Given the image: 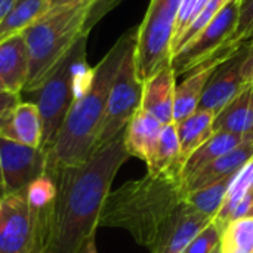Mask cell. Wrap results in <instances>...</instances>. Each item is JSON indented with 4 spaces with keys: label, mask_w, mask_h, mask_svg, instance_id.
Returning <instances> with one entry per match:
<instances>
[{
    "label": "cell",
    "mask_w": 253,
    "mask_h": 253,
    "mask_svg": "<svg viewBox=\"0 0 253 253\" xmlns=\"http://www.w3.org/2000/svg\"><path fill=\"white\" fill-rule=\"evenodd\" d=\"M129 157L122 132L86 162L46 172L56 184V197L49 209L43 253H77L95 237L111 184Z\"/></svg>",
    "instance_id": "obj_1"
},
{
    "label": "cell",
    "mask_w": 253,
    "mask_h": 253,
    "mask_svg": "<svg viewBox=\"0 0 253 253\" xmlns=\"http://www.w3.org/2000/svg\"><path fill=\"white\" fill-rule=\"evenodd\" d=\"M136 30L126 31L93 67L87 87L71 105L55 141L46 151V172L80 165L95 153L111 84L126 53L136 43Z\"/></svg>",
    "instance_id": "obj_2"
},
{
    "label": "cell",
    "mask_w": 253,
    "mask_h": 253,
    "mask_svg": "<svg viewBox=\"0 0 253 253\" xmlns=\"http://www.w3.org/2000/svg\"><path fill=\"white\" fill-rule=\"evenodd\" d=\"M181 168L129 181L105 199L99 227L123 228L141 246L151 248L159 233L185 202Z\"/></svg>",
    "instance_id": "obj_3"
},
{
    "label": "cell",
    "mask_w": 253,
    "mask_h": 253,
    "mask_svg": "<svg viewBox=\"0 0 253 253\" xmlns=\"http://www.w3.org/2000/svg\"><path fill=\"white\" fill-rule=\"evenodd\" d=\"M92 6L93 0H83L50 9L22 33L28 53V77L22 93L40 87L71 47L89 34L87 18Z\"/></svg>",
    "instance_id": "obj_4"
},
{
    "label": "cell",
    "mask_w": 253,
    "mask_h": 253,
    "mask_svg": "<svg viewBox=\"0 0 253 253\" xmlns=\"http://www.w3.org/2000/svg\"><path fill=\"white\" fill-rule=\"evenodd\" d=\"M86 43L87 36H83L40 87L22 93L31 96V102H34L40 111L43 123L42 150L44 151L50 148L71 105L90 82L93 68L86 62Z\"/></svg>",
    "instance_id": "obj_5"
},
{
    "label": "cell",
    "mask_w": 253,
    "mask_h": 253,
    "mask_svg": "<svg viewBox=\"0 0 253 253\" xmlns=\"http://www.w3.org/2000/svg\"><path fill=\"white\" fill-rule=\"evenodd\" d=\"M182 0H151L142 24L136 30L135 68L144 83L170 67L172 42Z\"/></svg>",
    "instance_id": "obj_6"
},
{
    "label": "cell",
    "mask_w": 253,
    "mask_h": 253,
    "mask_svg": "<svg viewBox=\"0 0 253 253\" xmlns=\"http://www.w3.org/2000/svg\"><path fill=\"white\" fill-rule=\"evenodd\" d=\"M49 209L30 208L24 193L6 196L1 200L0 253H43Z\"/></svg>",
    "instance_id": "obj_7"
},
{
    "label": "cell",
    "mask_w": 253,
    "mask_h": 253,
    "mask_svg": "<svg viewBox=\"0 0 253 253\" xmlns=\"http://www.w3.org/2000/svg\"><path fill=\"white\" fill-rule=\"evenodd\" d=\"M142 90H144V83L136 76L135 46H133L126 53L111 84L107 99L105 116L98 135L95 151L126 130L129 122L132 120L135 113L141 108Z\"/></svg>",
    "instance_id": "obj_8"
},
{
    "label": "cell",
    "mask_w": 253,
    "mask_h": 253,
    "mask_svg": "<svg viewBox=\"0 0 253 253\" xmlns=\"http://www.w3.org/2000/svg\"><path fill=\"white\" fill-rule=\"evenodd\" d=\"M239 12L240 0H230L205 28L172 55L170 67L175 77L190 73L231 43L237 28Z\"/></svg>",
    "instance_id": "obj_9"
},
{
    "label": "cell",
    "mask_w": 253,
    "mask_h": 253,
    "mask_svg": "<svg viewBox=\"0 0 253 253\" xmlns=\"http://www.w3.org/2000/svg\"><path fill=\"white\" fill-rule=\"evenodd\" d=\"M3 188L6 194H21L39 176L46 173V151L0 136Z\"/></svg>",
    "instance_id": "obj_10"
},
{
    "label": "cell",
    "mask_w": 253,
    "mask_h": 253,
    "mask_svg": "<svg viewBox=\"0 0 253 253\" xmlns=\"http://www.w3.org/2000/svg\"><path fill=\"white\" fill-rule=\"evenodd\" d=\"M249 58V43L246 42L228 59L221 62L208 82L197 110L218 114L233 98H236L248 84L246 64Z\"/></svg>",
    "instance_id": "obj_11"
},
{
    "label": "cell",
    "mask_w": 253,
    "mask_h": 253,
    "mask_svg": "<svg viewBox=\"0 0 253 253\" xmlns=\"http://www.w3.org/2000/svg\"><path fill=\"white\" fill-rule=\"evenodd\" d=\"M213 218L193 209L184 202L166 227L159 233L150 251L151 253H184L191 240Z\"/></svg>",
    "instance_id": "obj_12"
},
{
    "label": "cell",
    "mask_w": 253,
    "mask_h": 253,
    "mask_svg": "<svg viewBox=\"0 0 253 253\" xmlns=\"http://www.w3.org/2000/svg\"><path fill=\"white\" fill-rule=\"evenodd\" d=\"M253 159V141H245L230 153L213 160L203 169L197 170L188 179L182 182L185 194L202 190L211 184H215L236 172H239L245 165Z\"/></svg>",
    "instance_id": "obj_13"
},
{
    "label": "cell",
    "mask_w": 253,
    "mask_h": 253,
    "mask_svg": "<svg viewBox=\"0 0 253 253\" xmlns=\"http://www.w3.org/2000/svg\"><path fill=\"white\" fill-rule=\"evenodd\" d=\"M175 79L172 67H166L144 82L141 108L153 114L163 125L173 123Z\"/></svg>",
    "instance_id": "obj_14"
},
{
    "label": "cell",
    "mask_w": 253,
    "mask_h": 253,
    "mask_svg": "<svg viewBox=\"0 0 253 253\" xmlns=\"http://www.w3.org/2000/svg\"><path fill=\"white\" fill-rule=\"evenodd\" d=\"M163 126L153 114L139 108L125 130V145L129 156H135L148 165L156 151Z\"/></svg>",
    "instance_id": "obj_15"
},
{
    "label": "cell",
    "mask_w": 253,
    "mask_h": 253,
    "mask_svg": "<svg viewBox=\"0 0 253 253\" xmlns=\"http://www.w3.org/2000/svg\"><path fill=\"white\" fill-rule=\"evenodd\" d=\"M213 132L242 135L246 141L253 136V83L233 98L213 119Z\"/></svg>",
    "instance_id": "obj_16"
},
{
    "label": "cell",
    "mask_w": 253,
    "mask_h": 253,
    "mask_svg": "<svg viewBox=\"0 0 253 253\" xmlns=\"http://www.w3.org/2000/svg\"><path fill=\"white\" fill-rule=\"evenodd\" d=\"M28 77V53L24 36L0 43V83L6 90L22 93Z\"/></svg>",
    "instance_id": "obj_17"
},
{
    "label": "cell",
    "mask_w": 253,
    "mask_h": 253,
    "mask_svg": "<svg viewBox=\"0 0 253 253\" xmlns=\"http://www.w3.org/2000/svg\"><path fill=\"white\" fill-rule=\"evenodd\" d=\"M0 136L28 147L42 148L43 123L37 105L31 101L21 99L0 132Z\"/></svg>",
    "instance_id": "obj_18"
},
{
    "label": "cell",
    "mask_w": 253,
    "mask_h": 253,
    "mask_svg": "<svg viewBox=\"0 0 253 253\" xmlns=\"http://www.w3.org/2000/svg\"><path fill=\"white\" fill-rule=\"evenodd\" d=\"M213 119L215 114L212 111L197 110L182 122L175 123L179 141L181 168L188 160V157L213 135Z\"/></svg>",
    "instance_id": "obj_19"
},
{
    "label": "cell",
    "mask_w": 253,
    "mask_h": 253,
    "mask_svg": "<svg viewBox=\"0 0 253 253\" xmlns=\"http://www.w3.org/2000/svg\"><path fill=\"white\" fill-rule=\"evenodd\" d=\"M245 141L246 139L242 135L228 133V132H213V135L203 145H200L184 163L181 169L182 182L188 179L191 175H194L197 170L203 169L213 160L230 153L231 150H234Z\"/></svg>",
    "instance_id": "obj_20"
},
{
    "label": "cell",
    "mask_w": 253,
    "mask_h": 253,
    "mask_svg": "<svg viewBox=\"0 0 253 253\" xmlns=\"http://www.w3.org/2000/svg\"><path fill=\"white\" fill-rule=\"evenodd\" d=\"M49 10V0H15L10 10L0 21V43L22 34Z\"/></svg>",
    "instance_id": "obj_21"
},
{
    "label": "cell",
    "mask_w": 253,
    "mask_h": 253,
    "mask_svg": "<svg viewBox=\"0 0 253 253\" xmlns=\"http://www.w3.org/2000/svg\"><path fill=\"white\" fill-rule=\"evenodd\" d=\"M172 166L181 168V165H179V141H178L175 123H169V125L163 126L156 151L153 154V159L147 165V169H148L147 173L157 175V173H162V172L170 169Z\"/></svg>",
    "instance_id": "obj_22"
},
{
    "label": "cell",
    "mask_w": 253,
    "mask_h": 253,
    "mask_svg": "<svg viewBox=\"0 0 253 253\" xmlns=\"http://www.w3.org/2000/svg\"><path fill=\"white\" fill-rule=\"evenodd\" d=\"M236 173H233V175H230V176H227V178H224L215 184H211L202 190H197V191L187 194L185 203L190 205L193 209H196V211H199V212H202L211 218H215L224 205L225 196L230 190V185H231Z\"/></svg>",
    "instance_id": "obj_23"
},
{
    "label": "cell",
    "mask_w": 253,
    "mask_h": 253,
    "mask_svg": "<svg viewBox=\"0 0 253 253\" xmlns=\"http://www.w3.org/2000/svg\"><path fill=\"white\" fill-rule=\"evenodd\" d=\"M230 0H199L191 19L188 22V25L185 27V30L179 34V37L172 43V55L175 52H178L187 42H190L202 28H205L212 18L228 3Z\"/></svg>",
    "instance_id": "obj_24"
},
{
    "label": "cell",
    "mask_w": 253,
    "mask_h": 253,
    "mask_svg": "<svg viewBox=\"0 0 253 253\" xmlns=\"http://www.w3.org/2000/svg\"><path fill=\"white\" fill-rule=\"evenodd\" d=\"M221 253H253V218L230 222L222 234Z\"/></svg>",
    "instance_id": "obj_25"
},
{
    "label": "cell",
    "mask_w": 253,
    "mask_h": 253,
    "mask_svg": "<svg viewBox=\"0 0 253 253\" xmlns=\"http://www.w3.org/2000/svg\"><path fill=\"white\" fill-rule=\"evenodd\" d=\"M253 187V159L245 165L234 176L230 190L225 196L224 205L221 208V211L218 212V215L215 216L216 219L222 221L224 224L228 225L230 216L233 215V212L236 211V208L242 203V200L245 199V196L251 191Z\"/></svg>",
    "instance_id": "obj_26"
},
{
    "label": "cell",
    "mask_w": 253,
    "mask_h": 253,
    "mask_svg": "<svg viewBox=\"0 0 253 253\" xmlns=\"http://www.w3.org/2000/svg\"><path fill=\"white\" fill-rule=\"evenodd\" d=\"M25 200L30 208L36 211H46L52 206L56 197V184L47 173L34 179L24 191Z\"/></svg>",
    "instance_id": "obj_27"
},
{
    "label": "cell",
    "mask_w": 253,
    "mask_h": 253,
    "mask_svg": "<svg viewBox=\"0 0 253 253\" xmlns=\"http://www.w3.org/2000/svg\"><path fill=\"white\" fill-rule=\"evenodd\" d=\"M227 224L213 218L188 245L184 253H212L219 245Z\"/></svg>",
    "instance_id": "obj_28"
},
{
    "label": "cell",
    "mask_w": 253,
    "mask_h": 253,
    "mask_svg": "<svg viewBox=\"0 0 253 253\" xmlns=\"http://www.w3.org/2000/svg\"><path fill=\"white\" fill-rule=\"evenodd\" d=\"M253 39V0H240V12L231 43L240 44Z\"/></svg>",
    "instance_id": "obj_29"
},
{
    "label": "cell",
    "mask_w": 253,
    "mask_h": 253,
    "mask_svg": "<svg viewBox=\"0 0 253 253\" xmlns=\"http://www.w3.org/2000/svg\"><path fill=\"white\" fill-rule=\"evenodd\" d=\"M19 101H21L19 93H13L9 90L0 92V132L3 130L13 108L19 104Z\"/></svg>",
    "instance_id": "obj_30"
},
{
    "label": "cell",
    "mask_w": 253,
    "mask_h": 253,
    "mask_svg": "<svg viewBox=\"0 0 253 253\" xmlns=\"http://www.w3.org/2000/svg\"><path fill=\"white\" fill-rule=\"evenodd\" d=\"M199 0H182L181 1V7H179V13H178V21H176V30H175V36H173V42L179 37V34L185 30V27L188 25L193 10L196 7ZM172 42V43H173Z\"/></svg>",
    "instance_id": "obj_31"
},
{
    "label": "cell",
    "mask_w": 253,
    "mask_h": 253,
    "mask_svg": "<svg viewBox=\"0 0 253 253\" xmlns=\"http://www.w3.org/2000/svg\"><path fill=\"white\" fill-rule=\"evenodd\" d=\"M120 0H93V6L90 9L89 18H87V30L90 31L92 27L111 9L114 7Z\"/></svg>",
    "instance_id": "obj_32"
},
{
    "label": "cell",
    "mask_w": 253,
    "mask_h": 253,
    "mask_svg": "<svg viewBox=\"0 0 253 253\" xmlns=\"http://www.w3.org/2000/svg\"><path fill=\"white\" fill-rule=\"evenodd\" d=\"M246 76H248V82L253 83V39L249 43V58H248V64H246Z\"/></svg>",
    "instance_id": "obj_33"
},
{
    "label": "cell",
    "mask_w": 253,
    "mask_h": 253,
    "mask_svg": "<svg viewBox=\"0 0 253 253\" xmlns=\"http://www.w3.org/2000/svg\"><path fill=\"white\" fill-rule=\"evenodd\" d=\"M77 253H98V249H96V243H95V237L89 239Z\"/></svg>",
    "instance_id": "obj_34"
},
{
    "label": "cell",
    "mask_w": 253,
    "mask_h": 253,
    "mask_svg": "<svg viewBox=\"0 0 253 253\" xmlns=\"http://www.w3.org/2000/svg\"><path fill=\"white\" fill-rule=\"evenodd\" d=\"M13 3H15V0H0V21L10 10V7L13 6Z\"/></svg>",
    "instance_id": "obj_35"
},
{
    "label": "cell",
    "mask_w": 253,
    "mask_h": 253,
    "mask_svg": "<svg viewBox=\"0 0 253 253\" xmlns=\"http://www.w3.org/2000/svg\"><path fill=\"white\" fill-rule=\"evenodd\" d=\"M83 0H49L50 9H56V7H62V6H68V4H74Z\"/></svg>",
    "instance_id": "obj_36"
},
{
    "label": "cell",
    "mask_w": 253,
    "mask_h": 253,
    "mask_svg": "<svg viewBox=\"0 0 253 253\" xmlns=\"http://www.w3.org/2000/svg\"><path fill=\"white\" fill-rule=\"evenodd\" d=\"M6 196H7V194H6V191H4V188H3V187L0 185V200H3V199H4Z\"/></svg>",
    "instance_id": "obj_37"
},
{
    "label": "cell",
    "mask_w": 253,
    "mask_h": 253,
    "mask_svg": "<svg viewBox=\"0 0 253 253\" xmlns=\"http://www.w3.org/2000/svg\"><path fill=\"white\" fill-rule=\"evenodd\" d=\"M0 185L3 187V170H1V157H0Z\"/></svg>",
    "instance_id": "obj_38"
},
{
    "label": "cell",
    "mask_w": 253,
    "mask_h": 253,
    "mask_svg": "<svg viewBox=\"0 0 253 253\" xmlns=\"http://www.w3.org/2000/svg\"><path fill=\"white\" fill-rule=\"evenodd\" d=\"M4 90H6V89H4V86H3V84L0 83V92H4Z\"/></svg>",
    "instance_id": "obj_39"
},
{
    "label": "cell",
    "mask_w": 253,
    "mask_h": 253,
    "mask_svg": "<svg viewBox=\"0 0 253 253\" xmlns=\"http://www.w3.org/2000/svg\"><path fill=\"white\" fill-rule=\"evenodd\" d=\"M212 253H221V249H219V246H218V248H216V249H215V251H213Z\"/></svg>",
    "instance_id": "obj_40"
},
{
    "label": "cell",
    "mask_w": 253,
    "mask_h": 253,
    "mask_svg": "<svg viewBox=\"0 0 253 253\" xmlns=\"http://www.w3.org/2000/svg\"><path fill=\"white\" fill-rule=\"evenodd\" d=\"M248 218H253V208H252V211H251V213H249V216Z\"/></svg>",
    "instance_id": "obj_41"
},
{
    "label": "cell",
    "mask_w": 253,
    "mask_h": 253,
    "mask_svg": "<svg viewBox=\"0 0 253 253\" xmlns=\"http://www.w3.org/2000/svg\"><path fill=\"white\" fill-rule=\"evenodd\" d=\"M0 215H1V200H0Z\"/></svg>",
    "instance_id": "obj_42"
},
{
    "label": "cell",
    "mask_w": 253,
    "mask_h": 253,
    "mask_svg": "<svg viewBox=\"0 0 253 253\" xmlns=\"http://www.w3.org/2000/svg\"><path fill=\"white\" fill-rule=\"evenodd\" d=\"M252 141H253V136H252Z\"/></svg>",
    "instance_id": "obj_43"
}]
</instances>
